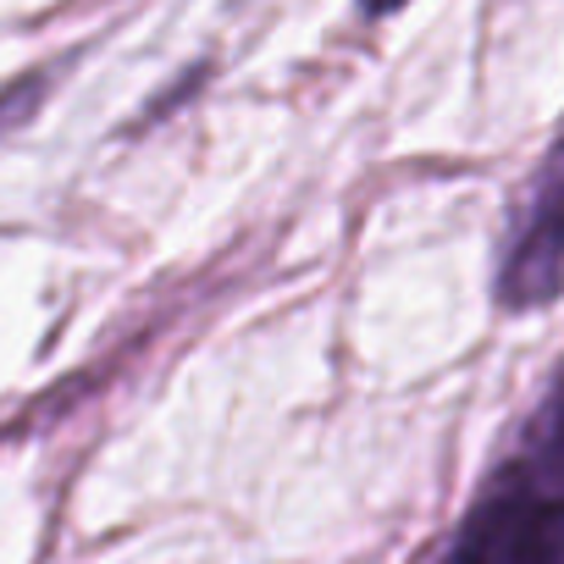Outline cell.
<instances>
[{
	"instance_id": "6da1fadb",
	"label": "cell",
	"mask_w": 564,
	"mask_h": 564,
	"mask_svg": "<svg viewBox=\"0 0 564 564\" xmlns=\"http://www.w3.org/2000/svg\"><path fill=\"white\" fill-rule=\"evenodd\" d=\"M426 564H564V355Z\"/></svg>"
},
{
	"instance_id": "7a4b0ae2",
	"label": "cell",
	"mask_w": 564,
	"mask_h": 564,
	"mask_svg": "<svg viewBox=\"0 0 564 564\" xmlns=\"http://www.w3.org/2000/svg\"><path fill=\"white\" fill-rule=\"evenodd\" d=\"M564 300V128L542 150L531 183L509 205L492 254V305L503 316H536Z\"/></svg>"
},
{
	"instance_id": "3957f363",
	"label": "cell",
	"mask_w": 564,
	"mask_h": 564,
	"mask_svg": "<svg viewBox=\"0 0 564 564\" xmlns=\"http://www.w3.org/2000/svg\"><path fill=\"white\" fill-rule=\"evenodd\" d=\"M51 89H56V78L45 73V67H34V73H18L12 84H0V139L7 133H18L45 100H51Z\"/></svg>"
},
{
	"instance_id": "277c9868",
	"label": "cell",
	"mask_w": 564,
	"mask_h": 564,
	"mask_svg": "<svg viewBox=\"0 0 564 564\" xmlns=\"http://www.w3.org/2000/svg\"><path fill=\"white\" fill-rule=\"evenodd\" d=\"M404 7H415V0H355V12H360L366 23H388V18H399Z\"/></svg>"
}]
</instances>
